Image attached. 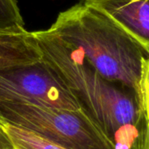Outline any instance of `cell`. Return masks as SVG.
<instances>
[{"label":"cell","mask_w":149,"mask_h":149,"mask_svg":"<svg viewBox=\"0 0 149 149\" xmlns=\"http://www.w3.org/2000/svg\"><path fill=\"white\" fill-rule=\"evenodd\" d=\"M139 98L146 126L149 127V54L143 58L139 81Z\"/></svg>","instance_id":"obj_9"},{"label":"cell","mask_w":149,"mask_h":149,"mask_svg":"<svg viewBox=\"0 0 149 149\" xmlns=\"http://www.w3.org/2000/svg\"><path fill=\"white\" fill-rule=\"evenodd\" d=\"M106 16L149 54V0H82Z\"/></svg>","instance_id":"obj_5"},{"label":"cell","mask_w":149,"mask_h":149,"mask_svg":"<svg viewBox=\"0 0 149 149\" xmlns=\"http://www.w3.org/2000/svg\"><path fill=\"white\" fill-rule=\"evenodd\" d=\"M0 122L32 132L68 149H117L83 109L0 101Z\"/></svg>","instance_id":"obj_3"},{"label":"cell","mask_w":149,"mask_h":149,"mask_svg":"<svg viewBox=\"0 0 149 149\" xmlns=\"http://www.w3.org/2000/svg\"><path fill=\"white\" fill-rule=\"evenodd\" d=\"M0 101L83 109L59 75L42 58L32 64L0 70Z\"/></svg>","instance_id":"obj_4"},{"label":"cell","mask_w":149,"mask_h":149,"mask_svg":"<svg viewBox=\"0 0 149 149\" xmlns=\"http://www.w3.org/2000/svg\"><path fill=\"white\" fill-rule=\"evenodd\" d=\"M24 20L16 0H0V29H21Z\"/></svg>","instance_id":"obj_8"},{"label":"cell","mask_w":149,"mask_h":149,"mask_svg":"<svg viewBox=\"0 0 149 149\" xmlns=\"http://www.w3.org/2000/svg\"><path fill=\"white\" fill-rule=\"evenodd\" d=\"M47 30L78 50L102 77L139 95L147 53L103 13L80 2L60 12Z\"/></svg>","instance_id":"obj_2"},{"label":"cell","mask_w":149,"mask_h":149,"mask_svg":"<svg viewBox=\"0 0 149 149\" xmlns=\"http://www.w3.org/2000/svg\"><path fill=\"white\" fill-rule=\"evenodd\" d=\"M42 58L32 31L0 29V70L32 64Z\"/></svg>","instance_id":"obj_6"},{"label":"cell","mask_w":149,"mask_h":149,"mask_svg":"<svg viewBox=\"0 0 149 149\" xmlns=\"http://www.w3.org/2000/svg\"><path fill=\"white\" fill-rule=\"evenodd\" d=\"M3 124L12 141L14 149H68L54 144L32 132L9 124Z\"/></svg>","instance_id":"obj_7"},{"label":"cell","mask_w":149,"mask_h":149,"mask_svg":"<svg viewBox=\"0 0 149 149\" xmlns=\"http://www.w3.org/2000/svg\"><path fill=\"white\" fill-rule=\"evenodd\" d=\"M138 149H149V127H146Z\"/></svg>","instance_id":"obj_11"},{"label":"cell","mask_w":149,"mask_h":149,"mask_svg":"<svg viewBox=\"0 0 149 149\" xmlns=\"http://www.w3.org/2000/svg\"><path fill=\"white\" fill-rule=\"evenodd\" d=\"M0 149H14L12 141L2 122H0Z\"/></svg>","instance_id":"obj_10"},{"label":"cell","mask_w":149,"mask_h":149,"mask_svg":"<svg viewBox=\"0 0 149 149\" xmlns=\"http://www.w3.org/2000/svg\"><path fill=\"white\" fill-rule=\"evenodd\" d=\"M32 34L42 59L117 149H138L146 128L139 95L102 77L78 50L48 30Z\"/></svg>","instance_id":"obj_1"}]
</instances>
